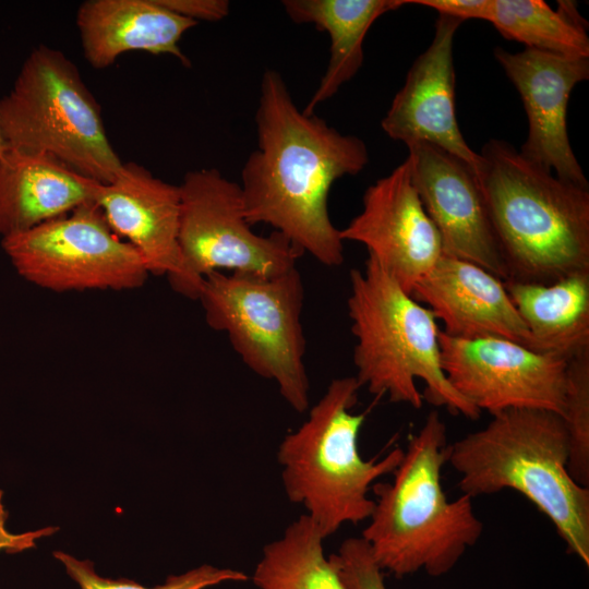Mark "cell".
Here are the masks:
<instances>
[{"instance_id": "4", "label": "cell", "mask_w": 589, "mask_h": 589, "mask_svg": "<svg viewBox=\"0 0 589 589\" xmlns=\"http://www.w3.org/2000/svg\"><path fill=\"white\" fill-rule=\"evenodd\" d=\"M447 429L436 410L411 436L390 482L373 484L376 501L362 538L382 568L396 577L450 572L483 532L472 498L448 501L441 472Z\"/></svg>"}, {"instance_id": "23", "label": "cell", "mask_w": 589, "mask_h": 589, "mask_svg": "<svg viewBox=\"0 0 589 589\" xmlns=\"http://www.w3.org/2000/svg\"><path fill=\"white\" fill-rule=\"evenodd\" d=\"M553 10L542 0H493L489 22L526 48L566 57L589 58L586 21L570 1Z\"/></svg>"}, {"instance_id": "1", "label": "cell", "mask_w": 589, "mask_h": 589, "mask_svg": "<svg viewBox=\"0 0 589 589\" xmlns=\"http://www.w3.org/2000/svg\"><path fill=\"white\" fill-rule=\"evenodd\" d=\"M255 124L257 147L239 184L247 220L274 227L325 266L341 265L344 241L329 217L328 195L336 180L368 165L366 144L300 110L275 70L262 76Z\"/></svg>"}, {"instance_id": "11", "label": "cell", "mask_w": 589, "mask_h": 589, "mask_svg": "<svg viewBox=\"0 0 589 589\" xmlns=\"http://www.w3.org/2000/svg\"><path fill=\"white\" fill-rule=\"evenodd\" d=\"M442 369L480 411L545 409L563 417L568 359L504 338L461 339L438 333Z\"/></svg>"}, {"instance_id": "29", "label": "cell", "mask_w": 589, "mask_h": 589, "mask_svg": "<svg viewBox=\"0 0 589 589\" xmlns=\"http://www.w3.org/2000/svg\"><path fill=\"white\" fill-rule=\"evenodd\" d=\"M8 513L2 503V491L0 490V551L17 553L36 546V540L55 533L58 528L46 527L35 531L23 533H12L7 529Z\"/></svg>"}, {"instance_id": "26", "label": "cell", "mask_w": 589, "mask_h": 589, "mask_svg": "<svg viewBox=\"0 0 589 589\" xmlns=\"http://www.w3.org/2000/svg\"><path fill=\"white\" fill-rule=\"evenodd\" d=\"M328 557L347 589H387L384 570L362 537L345 539L337 553Z\"/></svg>"}, {"instance_id": "22", "label": "cell", "mask_w": 589, "mask_h": 589, "mask_svg": "<svg viewBox=\"0 0 589 589\" xmlns=\"http://www.w3.org/2000/svg\"><path fill=\"white\" fill-rule=\"evenodd\" d=\"M324 538L305 515L263 548L251 577L259 589H347L324 552Z\"/></svg>"}, {"instance_id": "25", "label": "cell", "mask_w": 589, "mask_h": 589, "mask_svg": "<svg viewBox=\"0 0 589 589\" xmlns=\"http://www.w3.org/2000/svg\"><path fill=\"white\" fill-rule=\"evenodd\" d=\"M53 556L64 566L68 575L81 589H205L224 582H240L249 579L241 570L204 564L180 575H171L161 585L151 588L129 579H111L99 576L88 560L55 551Z\"/></svg>"}, {"instance_id": "12", "label": "cell", "mask_w": 589, "mask_h": 589, "mask_svg": "<svg viewBox=\"0 0 589 589\" xmlns=\"http://www.w3.org/2000/svg\"><path fill=\"white\" fill-rule=\"evenodd\" d=\"M363 244L409 294L443 255L442 240L412 183L409 161L370 185L362 209L339 230Z\"/></svg>"}, {"instance_id": "10", "label": "cell", "mask_w": 589, "mask_h": 589, "mask_svg": "<svg viewBox=\"0 0 589 589\" xmlns=\"http://www.w3.org/2000/svg\"><path fill=\"white\" fill-rule=\"evenodd\" d=\"M17 274L50 291L131 290L149 274L136 250L91 202L27 231L2 238Z\"/></svg>"}, {"instance_id": "19", "label": "cell", "mask_w": 589, "mask_h": 589, "mask_svg": "<svg viewBox=\"0 0 589 589\" xmlns=\"http://www.w3.org/2000/svg\"><path fill=\"white\" fill-rule=\"evenodd\" d=\"M196 24L157 0H87L76 13L83 53L95 69L112 65L128 51L167 53L190 67L179 41Z\"/></svg>"}, {"instance_id": "15", "label": "cell", "mask_w": 589, "mask_h": 589, "mask_svg": "<svg viewBox=\"0 0 589 589\" xmlns=\"http://www.w3.org/2000/svg\"><path fill=\"white\" fill-rule=\"evenodd\" d=\"M461 23L438 14L432 43L412 63L381 127L390 139L407 146L428 143L449 153L478 177L481 155L468 145L456 118L453 50Z\"/></svg>"}, {"instance_id": "30", "label": "cell", "mask_w": 589, "mask_h": 589, "mask_svg": "<svg viewBox=\"0 0 589 589\" xmlns=\"http://www.w3.org/2000/svg\"><path fill=\"white\" fill-rule=\"evenodd\" d=\"M7 144H5V141L3 139V135H2V131H1V127H0V156L2 155V153L7 149Z\"/></svg>"}, {"instance_id": "8", "label": "cell", "mask_w": 589, "mask_h": 589, "mask_svg": "<svg viewBox=\"0 0 589 589\" xmlns=\"http://www.w3.org/2000/svg\"><path fill=\"white\" fill-rule=\"evenodd\" d=\"M197 300L206 323L227 334L243 363L274 381L288 405L304 412L310 384L301 324L304 286L297 267L272 277L213 272Z\"/></svg>"}, {"instance_id": "21", "label": "cell", "mask_w": 589, "mask_h": 589, "mask_svg": "<svg viewBox=\"0 0 589 589\" xmlns=\"http://www.w3.org/2000/svg\"><path fill=\"white\" fill-rule=\"evenodd\" d=\"M281 3L294 23L313 24L330 38L326 70L303 109L311 115L357 74L364 58L363 41L372 24L383 14L410 4V0H284Z\"/></svg>"}, {"instance_id": "14", "label": "cell", "mask_w": 589, "mask_h": 589, "mask_svg": "<svg viewBox=\"0 0 589 589\" xmlns=\"http://www.w3.org/2000/svg\"><path fill=\"white\" fill-rule=\"evenodd\" d=\"M407 147L411 180L438 231L443 255L474 263L505 281L506 268L477 175L434 145Z\"/></svg>"}, {"instance_id": "7", "label": "cell", "mask_w": 589, "mask_h": 589, "mask_svg": "<svg viewBox=\"0 0 589 589\" xmlns=\"http://www.w3.org/2000/svg\"><path fill=\"white\" fill-rule=\"evenodd\" d=\"M0 127L9 148L49 155L99 183H109L123 164L76 65L44 45L0 99Z\"/></svg>"}, {"instance_id": "28", "label": "cell", "mask_w": 589, "mask_h": 589, "mask_svg": "<svg viewBox=\"0 0 589 589\" xmlns=\"http://www.w3.org/2000/svg\"><path fill=\"white\" fill-rule=\"evenodd\" d=\"M431 8L438 14L466 20H483L489 22L493 0H410V4Z\"/></svg>"}, {"instance_id": "5", "label": "cell", "mask_w": 589, "mask_h": 589, "mask_svg": "<svg viewBox=\"0 0 589 589\" xmlns=\"http://www.w3.org/2000/svg\"><path fill=\"white\" fill-rule=\"evenodd\" d=\"M347 299L356 338L354 377L376 397L420 409L423 400L477 420L481 411L448 382L441 364L440 328L430 309L416 301L371 256L349 274Z\"/></svg>"}, {"instance_id": "6", "label": "cell", "mask_w": 589, "mask_h": 589, "mask_svg": "<svg viewBox=\"0 0 589 589\" xmlns=\"http://www.w3.org/2000/svg\"><path fill=\"white\" fill-rule=\"evenodd\" d=\"M360 388L354 376L333 380L277 450L288 500L304 507L324 539L345 524L370 518L375 502L369 491L393 473L404 456L396 447L378 460L361 457L358 438L365 413L352 412Z\"/></svg>"}, {"instance_id": "16", "label": "cell", "mask_w": 589, "mask_h": 589, "mask_svg": "<svg viewBox=\"0 0 589 589\" xmlns=\"http://www.w3.org/2000/svg\"><path fill=\"white\" fill-rule=\"evenodd\" d=\"M410 296L442 321L447 336L504 338L533 350L504 281L474 263L442 255Z\"/></svg>"}, {"instance_id": "24", "label": "cell", "mask_w": 589, "mask_h": 589, "mask_svg": "<svg viewBox=\"0 0 589 589\" xmlns=\"http://www.w3.org/2000/svg\"><path fill=\"white\" fill-rule=\"evenodd\" d=\"M562 418L568 435V472L589 488V350L568 360Z\"/></svg>"}, {"instance_id": "27", "label": "cell", "mask_w": 589, "mask_h": 589, "mask_svg": "<svg viewBox=\"0 0 589 589\" xmlns=\"http://www.w3.org/2000/svg\"><path fill=\"white\" fill-rule=\"evenodd\" d=\"M167 10L194 22H217L229 13L227 0H157Z\"/></svg>"}, {"instance_id": "18", "label": "cell", "mask_w": 589, "mask_h": 589, "mask_svg": "<svg viewBox=\"0 0 589 589\" xmlns=\"http://www.w3.org/2000/svg\"><path fill=\"white\" fill-rule=\"evenodd\" d=\"M100 184L49 155L7 147L0 156L1 238L96 202Z\"/></svg>"}, {"instance_id": "9", "label": "cell", "mask_w": 589, "mask_h": 589, "mask_svg": "<svg viewBox=\"0 0 589 589\" xmlns=\"http://www.w3.org/2000/svg\"><path fill=\"white\" fill-rule=\"evenodd\" d=\"M179 190L180 262L168 278L177 293L197 300L203 279L223 269L277 276L297 267L304 254L278 231L256 235L245 218L239 183L219 170H191Z\"/></svg>"}, {"instance_id": "2", "label": "cell", "mask_w": 589, "mask_h": 589, "mask_svg": "<svg viewBox=\"0 0 589 589\" xmlns=\"http://www.w3.org/2000/svg\"><path fill=\"white\" fill-rule=\"evenodd\" d=\"M568 435L562 416L513 408L448 445L447 462L471 498L514 490L554 525L567 551L589 565V489L568 472Z\"/></svg>"}, {"instance_id": "17", "label": "cell", "mask_w": 589, "mask_h": 589, "mask_svg": "<svg viewBox=\"0 0 589 589\" xmlns=\"http://www.w3.org/2000/svg\"><path fill=\"white\" fill-rule=\"evenodd\" d=\"M96 204L108 225L131 244L154 276H173L179 267L180 190L133 161L123 163L101 183Z\"/></svg>"}, {"instance_id": "13", "label": "cell", "mask_w": 589, "mask_h": 589, "mask_svg": "<svg viewBox=\"0 0 589 589\" xmlns=\"http://www.w3.org/2000/svg\"><path fill=\"white\" fill-rule=\"evenodd\" d=\"M494 57L518 91L528 118V136L519 154L573 184L589 188L570 146L567 106L573 88L589 79V58L525 48L494 49Z\"/></svg>"}, {"instance_id": "20", "label": "cell", "mask_w": 589, "mask_h": 589, "mask_svg": "<svg viewBox=\"0 0 589 589\" xmlns=\"http://www.w3.org/2000/svg\"><path fill=\"white\" fill-rule=\"evenodd\" d=\"M533 350L570 359L589 350V271L551 284L505 280Z\"/></svg>"}, {"instance_id": "3", "label": "cell", "mask_w": 589, "mask_h": 589, "mask_svg": "<svg viewBox=\"0 0 589 589\" xmlns=\"http://www.w3.org/2000/svg\"><path fill=\"white\" fill-rule=\"evenodd\" d=\"M478 175L506 280L551 284L589 271V188L557 178L491 140Z\"/></svg>"}]
</instances>
